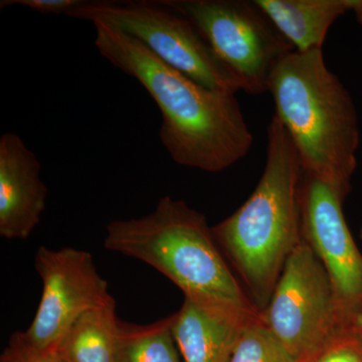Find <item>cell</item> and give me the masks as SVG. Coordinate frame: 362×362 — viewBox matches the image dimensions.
Here are the masks:
<instances>
[{"instance_id": "1", "label": "cell", "mask_w": 362, "mask_h": 362, "mask_svg": "<svg viewBox=\"0 0 362 362\" xmlns=\"http://www.w3.org/2000/svg\"><path fill=\"white\" fill-rule=\"evenodd\" d=\"M94 25L100 54L156 101L162 116L159 137L176 163L220 173L249 153L254 136L235 95L199 85L135 37L103 23Z\"/></svg>"}, {"instance_id": "2", "label": "cell", "mask_w": 362, "mask_h": 362, "mask_svg": "<svg viewBox=\"0 0 362 362\" xmlns=\"http://www.w3.org/2000/svg\"><path fill=\"white\" fill-rule=\"evenodd\" d=\"M104 246L153 267L185 299L240 324L262 320L214 239L206 216L185 202L163 197L152 213L111 221Z\"/></svg>"}, {"instance_id": "3", "label": "cell", "mask_w": 362, "mask_h": 362, "mask_svg": "<svg viewBox=\"0 0 362 362\" xmlns=\"http://www.w3.org/2000/svg\"><path fill=\"white\" fill-rule=\"evenodd\" d=\"M304 170L294 145L274 115L263 175L251 197L213 228L214 239L261 313L289 257L302 242Z\"/></svg>"}, {"instance_id": "4", "label": "cell", "mask_w": 362, "mask_h": 362, "mask_svg": "<svg viewBox=\"0 0 362 362\" xmlns=\"http://www.w3.org/2000/svg\"><path fill=\"white\" fill-rule=\"evenodd\" d=\"M268 92L304 173L345 201L361 135L351 96L326 66L322 49L287 54L272 74Z\"/></svg>"}, {"instance_id": "5", "label": "cell", "mask_w": 362, "mask_h": 362, "mask_svg": "<svg viewBox=\"0 0 362 362\" xmlns=\"http://www.w3.org/2000/svg\"><path fill=\"white\" fill-rule=\"evenodd\" d=\"M68 16L103 23L142 42L152 54L207 89L235 95L238 78L192 21L159 1H83Z\"/></svg>"}, {"instance_id": "6", "label": "cell", "mask_w": 362, "mask_h": 362, "mask_svg": "<svg viewBox=\"0 0 362 362\" xmlns=\"http://www.w3.org/2000/svg\"><path fill=\"white\" fill-rule=\"evenodd\" d=\"M192 21L249 94H264L276 66L296 51L255 1L158 0Z\"/></svg>"}, {"instance_id": "7", "label": "cell", "mask_w": 362, "mask_h": 362, "mask_svg": "<svg viewBox=\"0 0 362 362\" xmlns=\"http://www.w3.org/2000/svg\"><path fill=\"white\" fill-rule=\"evenodd\" d=\"M262 320L297 362H308L340 328L329 278L302 240L286 262Z\"/></svg>"}, {"instance_id": "8", "label": "cell", "mask_w": 362, "mask_h": 362, "mask_svg": "<svg viewBox=\"0 0 362 362\" xmlns=\"http://www.w3.org/2000/svg\"><path fill=\"white\" fill-rule=\"evenodd\" d=\"M35 267L42 279V298L23 334L35 349L56 351L78 317L113 297L108 283L98 273L92 255L83 250L64 247L56 251L40 247Z\"/></svg>"}, {"instance_id": "9", "label": "cell", "mask_w": 362, "mask_h": 362, "mask_svg": "<svg viewBox=\"0 0 362 362\" xmlns=\"http://www.w3.org/2000/svg\"><path fill=\"white\" fill-rule=\"evenodd\" d=\"M343 202L330 185L304 173L302 239L329 278L340 327L362 312V255L345 221Z\"/></svg>"}, {"instance_id": "10", "label": "cell", "mask_w": 362, "mask_h": 362, "mask_svg": "<svg viewBox=\"0 0 362 362\" xmlns=\"http://www.w3.org/2000/svg\"><path fill=\"white\" fill-rule=\"evenodd\" d=\"M40 163L21 136L0 137V235L26 240L40 221L47 188L40 178Z\"/></svg>"}, {"instance_id": "11", "label": "cell", "mask_w": 362, "mask_h": 362, "mask_svg": "<svg viewBox=\"0 0 362 362\" xmlns=\"http://www.w3.org/2000/svg\"><path fill=\"white\" fill-rule=\"evenodd\" d=\"M298 52L322 49L331 26L347 13L362 18V0H254Z\"/></svg>"}, {"instance_id": "12", "label": "cell", "mask_w": 362, "mask_h": 362, "mask_svg": "<svg viewBox=\"0 0 362 362\" xmlns=\"http://www.w3.org/2000/svg\"><path fill=\"white\" fill-rule=\"evenodd\" d=\"M244 326L185 298L175 313L173 333L183 361L230 362Z\"/></svg>"}, {"instance_id": "13", "label": "cell", "mask_w": 362, "mask_h": 362, "mask_svg": "<svg viewBox=\"0 0 362 362\" xmlns=\"http://www.w3.org/2000/svg\"><path fill=\"white\" fill-rule=\"evenodd\" d=\"M119 319L114 298L78 317L57 347L65 362H116Z\"/></svg>"}, {"instance_id": "14", "label": "cell", "mask_w": 362, "mask_h": 362, "mask_svg": "<svg viewBox=\"0 0 362 362\" xmlns=\"http://www.w3.org/2000/svg\"><path fill=\"white\" fill-rule=\"evenodd\" d=\"M173 319L175 314L147 325L119 321L116 362H180Z\"/></svg>"}, {"instance_id": "15", "label": "cell", "mask_w": 362, "mask_h": 362, "mask_svg": "<svg viewBox=\"0 0 362 362\" xmlns=\"http://www.w3.org/2000/svg\"><path fill=\"white\" fill-rule=\"evenodd\" d=\"M230 362H297L263 323L254 321L240 330Z\"/></svg>"}, {"instance_id": "16", "label": "cell", "mask_w": 362, "mask_h": 362, "mask_svg": "<svg viewBox=\"0 0 362 362\" xmlns=\"http://www.w3.org/2000/svg\"><path fill=\"white\" fill-rule=\"evenodd\" d=\"M308 362H362V337L349 328H338Z\"/></svg>"}, {"instance_id": "17", "label": "cell", "mask_w": 362, "mask_h": 362, "mask_svg": "<svg viewBox=\"0 0 362 362\" xmlns=\"http://www.w3.org/2000/svg\"><path fill=\"white\" fill-rule=\"evenodd\" d=\"M2 362H65L57 351H42L26 340L23 332L14 333Z\"/></svg>"}, {"instance_id": "18", "label": "cell", "mask_w": 362, "mask_h": 362, "mask_svg": "<svg viewBox=\"0 0 362 362\" xmlns=\"http://www.w3.org/2000/svg\"><path fill=\"white\" fill-rule=\"evenodd\" d=\"M84 0H2L0 6H23L42 14H66L83 4Z\"/></svg>"}, {"instance_id": "19", "label": "cell", "mask_w": 362, "mask_h": 362, "mask_svg": "<svg viewBox=\"0 0 362 362\" xmlns=\"http://www.w3.org/2000/svg\"><path fill=\"white\" fill-rule=\"evenodd\" d=\"M344 327L354 331L357 334L362 337V312L361 313L357 314L356 317H354V318H352L351 320L349 321V324L345 325Z\"/></svg>"}, {"instance_id": "20", "label": "cell", "mask_w": 362, "mask_h": 362, "mask_svg": "<svg viewBox=\"0 0 362 362\" xmlns=\"http://www.w3.org/2000/svg\"><path fill=\"white\" fill-rule=\"evenodd\" d=\"M361 240H362V228H361Z\"/></svg>"}]
</instances>
